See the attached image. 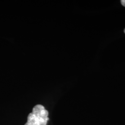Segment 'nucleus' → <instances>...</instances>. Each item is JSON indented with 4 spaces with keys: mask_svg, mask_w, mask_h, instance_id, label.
Instances as JSON below:
<instances>
[{
    "mask_svg": "<svg viewBox=\"0 0 125 125\" xmlns=\"http://www.w3.org/2000/svg\"><path fill=\"white\" fill-rule=\"evenodd\" d=\"M48 116V112L45 107L41 105H37L28 115L27 122L25 125H46L49 120Z\"/></svg>",
    "mask_w": 125,
    "mask_h": 125,
    "instance_id": "nucleus-1",
    "label": "nucleus"
},
{
    "mask_svg": "<svg viewBox=\"0 0 125 125\" xmlns=\"http://www.w3.org/2000/svg\"><path fill=\"white\" fill-rule=\"evenodd\" d=\"M124 32H125V30H124Z\"/></svg>",
    "mask_w": 125,
    "mask_h": 125,
    "instance_id": "nucleus-3",
    "label": "nucleus"
},
{
    "mask_svg": "<svg viewBox=\"0 0 125 125\" xmlns=\"http://www.w3.org/2000/svg\"><path fill=\"white\" fill-rule=\"evenodd\" d=\"M121 3L124 7H125V0H121Z\"/></svg>",
    "mask_w": 125,
    "mask_h": 125,
    "instance_id": "nucleus-2",
    "label": "nucleus"
}]
</instances>
